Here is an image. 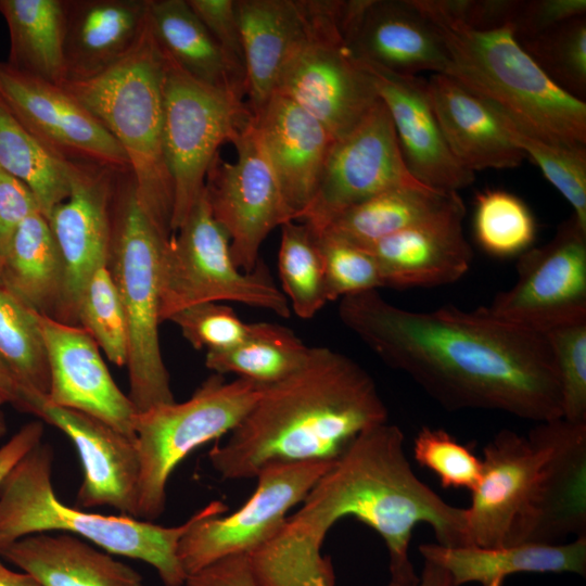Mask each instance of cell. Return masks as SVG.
<instances>
[{"instance_id":"6da1fadb","label":"cell","mask_w":586,"mask_h":586,"mask_svg":"<svg viewBox=\"0 0 586 586\" xmlns=\"http://www.w3.org/2000/svg\"><path fill=\"white\" fill-rule=\"evenodd\" d=\"M340 300L343 324L444 408L496 410L535 423L562 418L544 333L498 319L485 307L413 311L377 290Z\"/></svg>"},{"instance_id":"7a4b0ae2","label":"cell","mask_w":586,"mask_h":586,"mask_svg":"<svg viewBox=\"0 0 586 586\" xmlns=\"http://www.w3.org/2000/svg\"><path fill=\"white\" fill-rule=\"evenodd\" d=\"M402 430L387 422L361 432L318 479L278 532L247 555L257 586H335L321 547L331 527L354 517L388 552L387 586H417L409 558L413 528L428 523L437 544L469 546L466 508L446 502L413 472Z\"/></svg>"},{"instance_id":"3957f363","label":"cell","mask_w":586,"mask_h":586,"mask_svg":"<svg viewBox=\"0 0 586 586\" xmlns=\"http://www.w3.org/2000/svg\"><path fill=\"white\" fill-rule=\"evenodd\" d=\"M387 421V408L364 368L329 347H311L300 369L263 387L208 459L225 480L253 479L273 463L332 462L361 432Z\"/></svg>"},{"instance_id":"277c9868","label":"cell","mask_w":586,"mask_h":586,"mask_svg":"<svg viewBox=\"0 0 586 586\" xmlns=\"http://www.w3.org/2000/svg\"><path fill=\"white\" fill-rule=\"evenodd\" d=\"M482 464L466 508L469 546L586 536V423L559 418L526 434L502 429L484 446Z\"/></svg>"},{"instance_id":"5b68a950","label":"cell","mask_w":586,"mask_h":586,"mask_svg":"<svg viewBox=\"0 0 586 586\" xmlns=\"http://www.w3.org/2000/svg\"><path fill=\"white\" fill-rule=\"evenodd\" d=\"M435 26L449 63L445 75L528 133L586 145V103L558 87L524 51L510 26L474 30L411 0Z\"/></svg>"},{"instance_id":"8992f818","label":"cell","mask_w":586,"mask_h":586,"mask_svg":"<svg viewBox=\"0 0 586 586\" xmlns=\"http://www.w3.org/2000/svg\"><path fill=\"white\" fill-rule=\"evenodd\" d=\"M166 58L146 27L117 64L61 86L115 138L129 162L137 200L160 234L171 237L173 182L163 148Z\"/></svg>"},{"instance_id":"52a82bcc","label":"cell","mask_w":586,"mask_h":586,"mask_svg":"<svg viewBox=\"0 0 586 586\" xmlns=\"http://www.w3.org/2000/svg\"><path fill=\"white\" fill-rule=\"evenodd\" d=\"M53 450L40 443L0 482V550L25 536L62 531L84 537L109 553L153 566L165 586H183L178 559L181 537L203 508L178 526H162L128 515H103L63 504L52 486Z\"/></svg>"},{"instance_id":"ba28073f","label":"cell","mask_w":586,"mask_h":586,"mask_svg":"<svg viewBox=\"0 0 586 586\" xmlns=\"http://www.w3.org/2000/svg\"><path fill=\"white\" fill-rule=\"evenodd\" d=\"M168 240L160 234L141 208L130 171L119 173L113 200L107 268L127 320L128 397L137 412L175 403L158 337L160 260Z\"/></svg>"},{"instance_id":"9c48e42d","label":"cell","mask_w":586,"mask_h":586,"mask_svg":"<svg viewBox=\"0 0 586 586\" xmlns=\"http://www.w3.org/2000/svg\"><path fill=\"white\" fill-rule=\"evenodd\" d=\"M264 386L215 373L183 403L151 407L133 415L139 454L136 518L161 517L166 486L176 467L201 445L230 433L259 397Z\"/></svg>"},{"instance_id":"30bf717a","label":"cell","mask_w":586,"mask_h":586,"mask_svg":"<svg viewBox=\"0 0 586 586\" xmlns=\"http://www.w3.org/2000/svg\"><path fill=\"white\" fill-rule=\"evenodd\" d=\"M237 302L270 310L283 318L290 303L259 262L240 270L230 254L229 238L212 214L206 189L179 229L165 243L160 260V319L202 303Z\"/></svg>"},{"instance_id":"8fae6325","label":"cell","mask_w":586,"mask_h":586,"mask_svg":"<svg viewBox=\"0 0 586 586\" xmlns=\"http://www.w3.org/2000/svg\"><path fill=\"white\" fill-rule=\"evenodd\" d=\"M253 118L243 99L191 77L166 58L163 148L174 190L171 233L205 188L218 149L233 144Z\"/></svg>"},{"instance_id":"7c38bea8","label":"cell","mask_w":586,"mask_h":586,"mask_svg":"<svg viewBox=\"0 0 586 586\" xmlns=\"http://www.w3.org/2000/svg\"><path fill=\"white\" fill-rule=\"evenodd\" d=\"M339 4L308 1V35L285 65L275 91L313 115L334 140L353 130L380 100L371 76L342 37Z\"/></svg>"},{"instance_id":"4fadbf2b","label":"cell","mask_w":586,"mask_h":586,"mask_svg":"<svg viewBox=\"0 0 586 586\" xmlns=\"http://www.w3.org/2000/svg\"><path fill=\"white\" fill-rule=\"evenodd\" d=\"M305 461L273 463L256 475L252 496L234 512L220 500L211 501L181 537L178 559L187 576L234 555H250L269 540L288 512L301 504L333 463Z\"/></svg>"},{"instance_id":"5bb4252c","label":"cell","mask_w":586,"mask_h":586,"mask_svg":"<svg viewBox=\"0 0 586 586\" xmlns=\"http://www.w3.org/2000/svg\"><path fill=\"white\" fill-rule=\"evenodd\" d=\"M234 162L217 156L205 181L212 214L229 238L234 265L244 272L259 263L267 235L295 220L269 161L254 118L233 143Z\"/></svg>"},{"instance_id":"9a60e30c","label":"cell","mask_w":586,"mask_h":586,"mask_svg":"<svg viewBox=\"0 0 586 586\" xmlns=\"http://www.w3.org/2000/svg\"><path fill=\"white\" fill-rule=\"evenodd\" d=\"M517 281L486 306L494 317L545 333L586 319V227L572 214L517 263Z\"/></svg>"},{"instance_id":"2e32d148","label":"cell","mask_w":586,"mask_h":586,"mask_svg":"<svg viewBox=\"0 0 586 586\" xmlns=\"http://www.w3.org/2000/svg\"><path fill=\"white\" fill-rule=\"evenodd\" d=\"M407 186L425 187L408 171L390 113L380 99L353 130L333 142L314 198L297 220L318 234L351 206Z\"/></svg>"},{"instance_id":"e0dca14e","label":"cell","mask_w":586,"mask_h":586,"mask_svg":"<svg viewBox=\"0 0 586 586\" xmlns=\"http://www.w3.org/2000/svg\"><path fill=\"white\" fill-rule=\"evenodd\" d=\"M0 102L47 150L67 162L130 171L126 153L62 86L0 62Z\"/></svg>"},{"instance_id":"ac0fdd59","label":"cell","mask_w":586,"mask_h":586,"mask_svg":"<svg viewBox=\"0 0 586 586\" xmlns=\"http://www.w3.org/2000/svg\"><path fill=\"white\" fill-rule=\"evenodd\" d=\"M117 175L97 164L71 162L69 195L46 217L64 275L61 302L52 319L78 326L81 293L92 275L107 266Z\"/></svg>"},{"instance_id":"d6986e66","label":"cell","mask_w":586,"mask_h":586,"mask_svg":"<svg viewBox=\"0 0 586 586\" xmlns=\"http://www.w3.org/2000/svg\"><path fill=\"white\" fill-rule=\"evenodd\" d=\"M17 409L58 428L75 445L84 470L78 507L110 506L136 518L140 473L136 438L91 415L54 405L39 393L21 392Z\"/></svg>"},{"instance_id":"ffe728a7","label":"cell","mask_w":586,"mask_h":586,"mask_svg":"<svg viewBox=\"0 0 586 586\" xmlns=\"http://www.w3.org/2000/svg\"><path fill=\"white\" fill-rule=\"evenodd\" d=\"M38 320L49 364V402L91 415L136 438V408L114 382L91 335L48 316L39 315Z\"/></svg>"},{"instance_id":"44dd1931","label":"cell","mask_w":586,"mask_h":586,"mask_svg":"<svg viewBox=\"0 0 586 586\" xmlns=\"http://www.w3.org/2000/svg\"><path fill=\"white\" fill-rule=\"evenodd\" d=\"M358 61L390 113L410 175L438 191L458 192L471 186L475 175L460 165L448 149L429 98L426 79Z\"/></svg>"},{"instance_id":"7402d4cb","label":"cell","mask_w":586,"mask_h":586,"mask_svg":"<svg viewBox=\"0 0 586 586\" xmlns=\"http://www.w3.org/2000/svg\"><path fill=\"white\" fill-rule=\"evenodd\" d=\"M464 214L466 206L360 249L375 259L384 286L450 284L469 270L473 258L462 228Z\"/></svg>"},{"instance_id":"603a6c76","label":"cell","mask_w":586,"mask_h":586,"mask_svg":"<svg viewBox=\"0 0 586 586\" xmlns=\"http://www.w3.org/2000/svg\"><path fill=\"white\" fill-rule=\"evenodd\" d=\"M345 43L353 55L400 75L445 74L449 56L411 0H368Z\"/></svg>"},{"instance_id":"cb8c5ba5","label":"cell","mask_w":586,"mask_h":586,"mask_svg":"<svg viewBox=\"0 0 586 586\" xmlns=\"http://www.w3.org/2000/svg\"><path fill=\"white\" fill-rule=\"evenodd\" d=\"M254 122L297 220L314 198L335 140L313 115L278 93L270 97Z\"/></svg>"},{"instance_id":"d4e9b609","label":"cell","mask_w":586,"mask_h":586,"mask_svg":"<svg viewBox=\"0 0 586 586\" xmlns=\"http://www.w3.org/2000/svg\"><path fill=\"white\" fill-rule=\"evenodd\" d=\"M426 88L447 146L464 168H514L526 158L492 104L445 74H432Z\"/></svg>"},{"instance_id":"484cf974","label":"cell","mask_w":586,"mask_h":586,"mask_svg":"<svg viewBox=\"0 0 586 586\" xmlns=\"http://www.w3.org/2000/svg\"><path fill=\"white\" fill-rule=\"evenodd\" d=\"M244 60L247 105L256 116L310 28L308 1L235 0Z\"/></svg>"},{"instance_id":"4316f807","label":"cell","mask_w":586,"mask_h":586,"mask_svg":"<svg viewBox=\"0 0 586 586\" xmlns=\"http://www.w3.org/2000/svg\"><path fill=\"white\" fill-rule=\"evenodd\" d=\"M149 0H65L66 80L92 78L122 61L138 43Z\"/></svg>"},{"instance_id":"83f0119b","label":"cell","mask_w":586,"mask_h":586,"mask_svg":"<svg viewBox=\"0 0 586 586\" xmlns=\"http://www.w3.org/2000/svg\"><path fill=\"white\" fill-rule=\"evenodd\" d=\"M423 560L444 568L455 586L479 583L481 586H502L517 573L586 574V536L565 544H520L501 547L421 544Z\"/></svg>"},{"instance_id":"f1b7e54d","label":"cell","mask_w":586,"mask_h":586,"mask_svg":"<svg viewBox=\"0 0 586 586\" xmlns=\"http://www.w3.org/2000/svg\"><path fill=\"white\" fill-rule=\"evenodd\" d=\"M0 556L39 586H144L132 568L68 533L31 534L2 548Z\"/></svg>"},{"instance_id":"f546056e","label":"cell","mask_w":586,"mask_h":586,"mask_svg":"<svg viewBox=\"0 0 586 586\" xmlns=\"http://www.w3.org/2000/svg\"><path fill=\"white\" fill-rule=\"evenodd\" d=\"M463 206L458 192L428 187H398L351 206L339 214L322 232L362 247Z\"/></svg>"},{"instance_id":"4dcf8cb0","label":"cell","mask_w":586,"mask_h":586,"mask_svg":"<svg viewBox=\"0 0 586 586\" xmlns=\"http://www.w3.org/2000/svg\"><path fill=\"white\" fill-rule=\"evenodd\" d=\"M63 278L61 255L47 218L37 212L15 231L2 257L0 285L27 308L54 318Z\"/></svg>"},{"instance_id":"1f68e13d","label":"cell","mask_w":586,"mask_h":586,"mask_svg":"<svg viewBox=\"0 0 586 586\" xmlns=\"http://www.w3.org/2000/svg\"><path fill=\"white\" fill-rule=\"evenodd\" d=\"M148 26L175 65L204 84L243 99L234 89L218 44L188 0H149Z\"/></svg>"},{"instance_id":"d6a6232c","label":"cell","mask_w":586,"mask_h":586,"mask_svg":"<svg viewBox=\"0 0 586 586\" xmlns=\"http://www.w3.org/2000/svg\"><path fill=\"white\" fill-rule=\"evenodd\" d=\"M0 13L8 24V63L47 81L66 80L64 0H0Z\"/></svg>"},{"instance_id":"836d02e7","label":"cell","mask_w":586,"mask_h":586,"mask_svg":"<svg viewBox=\"0 0 586 586\" xmlns=\"http://www.w3.org/2000/svg\"><path fill=\"white\" fill-rule=\"evenodd\" d=\"M311 347L280 324L258 322L250 337L219 353H206L205 366L218 374L234 373L262 386L275 384L300 369Z\"/></svg>"},{"instance_id":"e575fe53","label":"cell","mask_w":586,"mask_h":586,"mask_svg":"<svg viewBox=\"0 0 586 586\" xmlns=\"http://www.w3.org/2000/svg\"><path fill=\"white\" fill-rule=\"evenodd\" d=\"M69 165L47 150L0 102V166L33 192L44 217L69 195Z\"/></svg>"},{"instance_id":"d590c367","label":"cell","mask_w":586,"mask_h":586,"mask_svg":"<svg viewBox=\"0 0 586 586\" xmlns=\"http://www.w3.org/2000/svg\"><path fill=\"white\" fill-rule=\"evenodd\" d=\"M38 316L0 285V364L20 393L48 395L50 372Z\"/></svg>"},{"instance_id":"8d00e7d4","label":"cell","mask_w":586,"mask_h":586,"mask_svg":"<svg viewBox=\"0 0 586 586\" xmlns=\"http://www.w3.org/2000/svg\"><path fill=\"white\" fill-rule=\"evenodd\" d=\"M280 228L278 269L281 291L296 316L311 319L329 302L321 251L306 224L290 220Z\"/></svg>"},{"instance_id":"74e56055","label":"cell","mask_w":586,"mask_h":586,"mask_svg":"<svg viewBox=\"0 0 586 586\" xmlns=\"http://www.w3.org/2000/svg\"><path fill=\"white\" fill-rule=\"evenodd\" d=\"M473 228L479 245L501 258L527 251L536 234V221L528 206L519 196L500 189L476 193Z\"/></svg>"},{"instance_id":"f35d334b","label":"cell","mask_w":586,"mask_h":586,"mask_svg":"<svg viewBox=\"0 0 586 586\" xmlns=\"http://www.w3.org/2000/svg\"><path fill=\"white\" fill-rule=\"evenodd\" d=\"M498 112L511 142L540 168L586 227V145H566L535 137Z\"/></svg>"},{"instance_id":"ab89813d","label":"cell","mask_w":586,"mask_h":586,"mask_svg":"<svg viewBox=\"0 0 586 586\" xmlns=\"http://www.w3.org/2000/svg\"><path fill=\"white\" fill-rule=\"evenodd\" d=\"M518 41L558 87L576 99L585 100V16L568 20L543 34Z\"/></svg>"},{"instance_id":"60d3db41","label":"cell","mask_w":586,"mask_h":586,"mask_svg":"<svg viewBox=\"0 0 586 586\" xmlns=\"http://www.w3.org/2000/svg\"><path fill=\"white\" fill-rule=\"evenodd\" d=\"M78 326L94 340L111 362L123 367L128 360V327L122 300L107 266L87 282L77 309Z\"/></svg>"},{"instance_id":"b9f144b4","label":"cell","mask_w":586,"mask_h":586,"mask_svg":"<svg viewBox=\"0 0 586 586\" xmlns=\"http://www.w3.org/2000/svg\"><path fill=\"white\" fill-rule=\"evenodd\" d=\"M555 360L562 418L586 423V319L544 333Z\"/></svg>"},{"instance_id":"7bdbcfd3","label":"cell","mask_w":586,"mask_h":586,"mask_svg":"<svg viewBox=\"0 0 586 586\" xmlns=\"http://www.w3.org/2000/svg\"><path fill=\"white\" fill-rule=\"evenodd\" d=\"M413 457L444 488L472 492L481 481L482 459L444 429L422 426L413 440Z\"/></svg>"},{"instance_id":"ee69618b","label":"cell","mask_w":586,"mask_h":586,"mask_svg":"<svg viewBox=\"0 0 586 586\" xmlns=\"http://www.w3.org/2000/svg\"><path fill=\"white\" fill-rule=\"evenodd\" d=\"M315 237L323 257L329 302L384 286L370 253L329 232Z\"/></svg>"},{"instance_id":"f6af8a7d","label":"cell","mask_w":586,"mask_h":586,"mask_svg":"<svg viewBox=\"0 0 586 586\" xmlns=\"http://www.w3.org/2000/svg\"><path fill=\"white\" fill-rule=\"evenodd\" d=\"M182 336L195 348L219 353L243 343L254 331L255 323L243 322L234 310L219 303H202L173 315Z\"/></svg>"},{"instance_id":"bcb514c9","label":"cell","mask_w":586,"mask_h":586,"mask_svg":"<svg viewBox=\"0 0 586 586\" xmlns=\"http://www.w3.org/2000/svg\"><path fill=\"white\" fill-rule=\"evenodd\" d=\"M218 44L235 91H246L245 60L235 0H188Z\"/></svg>"},{"instance_id":"7dc6e473","label":"cell","mask_w":586,"mask_h":586,"mask_svg":"<svg viewBox=\"0 0 586 586\" xmlns=\"http://www.w3.org/2000/svg\"><path fill=\"white\" fill-rule=\"evenodd\" d=\"M585 15V0H518L509 26L515 39L521 40L543 34L568 20Z\"/></svg>"},{"instance_id":"c3c4849f","label":"cell","mask_w":586,"mask_h":586,"mask_svg":"<svg viewBox=\"0 0 586 586\" xmlns=\"http://www.w3.org/2000/svg\"><path fill=\"white\" fill-rule=\"evenodd\" d=\"M431 10L474 30L509 26L518 0H422Z\"/></svg>"},{"instance_id":"681fc988","label":"cell","mask_w":586,"mask_h":586,"mask_svg":"<svg viewBox=\"0 0 586 586\" xmlns=\"http://www.w3.org/2000/svg\"><path fill=\"white\" fill-rule=\"evenodd\" d=\"M37 212L40 208L33 192L0 166L1 262L20 225Z\"/></svg>"},{"instance_id":"f907efd6","label":"cell","mask_w":586,"mask_h":586,"mask_svg":"<svg viewBox=\"0 0 586 586\" xmlns=\"http://www.w3.org/2000/svg\"><path fill=\"white\" fill-rule=\"evenodd\" d=\"M183 586H257L246 555H234L218 560L187 576Z\"/></svg>"},{"instance_id":"816d5d0a","label":"cell","mask_w":586,"mask_h":586,"mask_svg":"<svg viewBox=\"0 0 586 586\" xmlns=\"http://www.w3.org/2000/svg\"><path fill=\"white\" fill-rule=\"evenodd\" d=\"M43 431L42 422H28L0 447V482L29 450L42 442ZM2 566L0 561V569Z\"/></svg>"},{"instance_id":"f5cc1de1","label":"cell","mask_w":586,"mask_h":586,"mask_svg":"<svg viewBox=\"0 0 586 586\" xmlns=\"http://www.w3.org/2000/svg\"><path fill=\"white\" fill-rule=\"evenodd\" d=\"M417 586H455L450 574L441 565L424 560Z\"/></svg>"},{"instance_id":"db71d44e","label":"cell","mask_w":586,"mask_h":586,"mask_svg":"<svg viewBox=\"0 0 586 586\" xmlns=\"http://www.w3.org/2000/svg\"><path fill=\"white\" fill-rule=\"evenodd\" d=\"M20 403V386L8 371L0 364V406L11 404L17 408Z\"/></svg>"},{"instance_id":"11a10c76","label":"cell","mask_w":586,"mask_h":586,"mask_svg":"<svg viewBox=\"0 0 586 586\" xmlns=\"http://www.w3.org/2000/svg\"><path fill=\"white\" fill-rule=\"evenodd\" d=\"M0 586H39L38 583L25 572H14L7 566L0 569Z\"/></svg>"},{"instance_id":"9f6ffc18","label":"cell","mask_w":586,"mask_h":586,"mask_svg":"<svg viewBox=\"0 0 586 586\" xmlns=\"http://www.w3.org/2000/svg\"><path fill=\"white\" fill-rule=\"evenodd\" d=\"M7 422L3 412L0 409V438L7 433Z\"/></svg>"},{"instance_id":"6f0895ef","label":"cell","mask_w":586,"mask_h":586,"mask_svg":"<svg viewBox=\"0 0 586 586\" xmlns=\"http://www.w3.org/2000/svg\"><path fill=\"white\" fill-rule=\"evenodd\" d=\"M1 263H2V262H1V257H0V276H1Z\"/></svg>"}]
</instances>
